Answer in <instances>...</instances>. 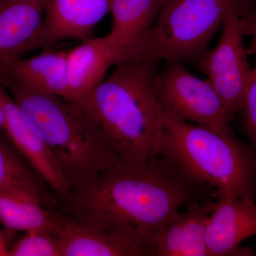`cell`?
Wrapping results in <instances>:
<instances>
[{
	"instance_id": "obj_1",
	"label": "cell",
	"mask_w": 256,
	"mask_h": 256,
	"mask_svg": "<svg viewBox=\"0 0 256 256\" xmlns=\"http://www.w3.org/2000/svg\"><path fill=\"white\" fill-rule=\"evenodd\" d=\"M203 185L162 156L118 163L60 200L63 213L156 254L154 239L182 206L198 201Z\"/></svg>"
},
{
	"instance_id": "obj_2",
	"label": "cell",
	"mask_w": 256,
	"mask_h": 256,
	"mask_svg": "<svg viewBox=\"0 0 256 256\" xmlns=\"http://www.w3.org/2000/svg\"><path fill=\"white\" fill-rule=\"evenodd\" d=\"M156 66L150 60L118 64L78 104L100 124L122 162L160 156L164 110L153 90Z\"/></svg>"
},
{
	"instance_id": "obj_3",
	"label": "cell",
	"mask_w": 256,
	"mask_h": 256,
	"mask_svg": "<svg viewBox=\"0 0 256 256\" xmlns=\"http://www.w3.org/2000/svg\"><path fill=\"white\" fill-rule=\"evenodd\" d=\"M8 88L24 118L53 153L70 190L122 162L100 124L79 104L14 84Z\"/></svg>"
},
{
	"instance_id": "obj_4",
	"label": "cell",
	"mask_w": 256,
	"mask_h": 256,
	"mask_svg": "<svg viewBox=\"0 0 256 256\" xmlns=\"http://www.w3.org/2000/svg\"><path fill=\"white\" fill-rule=\"evenodd\" d=\"M164 121L160 156L192 181L215 188L217 195L254 198L256 158L252 150L234 134H220L165 110Z\"/></svg>"
},
{
	"instance_id": "obj_5",
	"label": "cell",
	"mask_w": 256,
	"mask_h": 256,
	"mask_svg": "<svg viewBox=\"0 0 256 256\" xmlns=\"http://www.w3.org/2000/svg\"><path fill=\"white\" fill-rule=\"evenodd\" d=\"M234 10L256 26V0H164L146 38L144 60L197 65Z\"/></svg>"
},
{
	"instance_id": "obj_6",
	"label": "cell",
	"mask_w": 256,
	"mask_h": 256,
	"mask_svg": "<svg viewBox=\"0 0 256 256\" xmlns=\"http://www.w3.org/2000/svg\"><path fill=\"white\" fill-rule=\"evenodd\" d=\"M166 64L153 80V90L162 108L192 124L234 134L223 102L210 82L190 73L181 60Z\"/></svg>"
},
{
	"instance_id": "obj_7",
	"label": "cell",
	"mask_w": 256,
	"mask_h": 256,
	"mask_svg": "<svg viewBox=\"0 0 256 256\" xmlns=\"http://www.w3.org/2000/svg\"><path fill=\"white\" fill-rule=\"evenodd\" d=\"M256 32V26L246 16L237 10L230 12L222 26L218 44L207 50L196 65L218 94L230 121L240 112L252 72L244 36Z\"/></svg>"
},
{
	"instance_id": "obj_8",
	"label": "cell",
	"mask_w": 256,
	"mask_h": 256,
	"mask_svg": "<svg viewBox=\"0 0 256 256\" xmlns=\"http://www.w3.org/2000/svg\"><path fill=\"white\" fill-rule=\"evenodd\" d=\"M48 0H0V84L6 87L10 70L33 50Z\"/></svg>"
},
{
	"instance_id": "obj_9",
	"label": "cell",
	"mask_w": 256,
	"mask_h": 256,
	"mask_svg": "<svg viewBox=\"0 0 256 256\" xmlns=\"http://www.w3.org/2000/svg\"><path fill=\"white\" fill-rule=\"evenodd\" d=\"M112 0H48L33 50L66 40L86 41L110 12Z\"/></svg>"
},
{
	"instance_id": "obj_10",
	"label": "cell",
	"mask_w": 256,
	"mask_h": 256,
	"mask_svg": "<svg viewBox=\"0 0 256 256\" xmlns=\"http://www.w3.org/2000/svg\"><path fill=\"white\" fill-rule=\"evenodd\" d=\"M0 96L6 116L4 132L20 156L54 192L58 202L64 200L70 193V188L53 153L24 118L1 84Z\"/></svg>"
},
{
	"instance_id": "obj_11",
	"label": "cell",
	"mask_w": 256,
	"mask_h": 256,
	"mask_svg": "<svg viewBox=\"0 0 256 256\" xmlns=\"http://www.w3.org/2000/svg\"><path fill=\"white\" fill-rule=\"evenodd\" d=\"M217 196L207 224V250L208 256H229L256 236V205L254 198Z\"/></svg>"
},
{
	"instance_id": "obj_12",
	"label": "cell",
	"mask_w": 256,
	"mask_h": 256,
	"mask_svg": "<svg viewBox=\"0 0 256 256\" xmlns=\"http://www.w3.org/2000/svg\"><path fill=\"white\" fill-rule=\"evenodd\" d=\"M164 0H112L110 33L117 65L144 60L146 38Z\"/></svg>"
},
{
	"instance_id": "obj_13",
	"label": "cell",
	"mask_w": 256,
	"mask_h": 256,
	"mask_svg": "<svg viewBox=\"0 0 256 256\" xmlns=\"http://www.w3.org/2000/svg\"><path fill=\"white\" fill-rule=\"evenodd\" d=\"M163 226L154 239V256H208L206 232L213 202H190Z\"/></svg>"
},
{
	"instance_id": "obj_14",
	"label": "cell",
	"mask_w": 256,
	"mask_h": 256,
	"mask_svg": "<svg viewBox=\"0 0 256 256\" xmlns=\"http://www.w3.org/2000/svg\"><path fill=\"white\" fill-rule=\"evenodd\" d=\"M60 256H148L146 250L97 227L58 213Z\"/></svg>"
},
{
	"instance_id": "obj_15",
	"label": "cell",
	"mask_w": 256,
	"mask_h": 256,
	"mask_svg": "<svg viewBox=\"0 0 256 256\" xmlns=\"http://www.w3.org/2000/svg\"><path fill=\"white\" fill-rule=\"evenodd\" d=\"M117 65V52L110 35L92 37L68 52V84L70 101L79 104L105 79L112 65Z\"/></svg>"
},
{
	"instance_id": "obj_16",
	"label": "cell",
	"mask_w": 256,
	"mask_h": 256,
	"mask_svg": "<svg viewBox=\"0 0 256 256\" xmlns=\"http://www.w3.org/2000/svg\"><path fill=\"white\" fill-rule=\"evenodd\" d=\"M68 52L46 48L40 54L21 58L10 70L9 84L70 100Z\"/></svg>"
},
{
	"instance_id": "obj_17",
	"label": "cell",
	"mask_w": 256,
	"mask_h": 256,
	"mask_svg": "<svg viewBox=\"0 0 256 256\" xmlns=\"http://www.w3.org/2000/svg\"><path fill=\"white\" fill-rule=\"evenodd\" d=\"M58 213L50 210L31 188L10 186L0 190V222L13 232L42 230L57 236Z\"/></svg>"
},
{
	"instance_id": "obj_18",
	"label": "cell",
	"mask_w": 256,
	"mask_h": 256,
	"mask_svg": "<svg viewBox=\"0 0 256 256\" xmlns=\"http://www.w3.org/2000/svg\"><path fill=\"white\" fill-rule=\"evenodd\" d=\"M10 186H24L38 193L45 204L55 210L58 198L31 166L0 139V190Z\"/></svg>"
},
{
	"instance_id": "obj_19",
	"label": "cell",
	"mask_w": 256,
	"mask_h": 256,
	"mask_svg": "<svg viewBox=\"0 0 256 256\" xmlns=\"http://www.w3.org/2000/svg\"><path fill=\"white\" fill-rule=\"evenodd\" d=\"M9 256H60V239L50 232H26L10 248Z\"/></svg>"
},
{
	"instance_id": "obj_20",
	"label": "cell",
	"mask_w": 256,
	"mask_h": 256,
	"mask_svg": "<svg viewBox=\"0 0 256 256\" xmlns=\"http://www.w3.org/2000/svg\"><path fill=\"white\" fill-rule=\"evenodd\" d=\"M240 112L242 114L246 133L252 143V150L256 158V60L255 65L252 67Z\"/></svg>"
},
{
	"instance_id": "obj_21",
	"label": "cell",
	"mask_w": 256,
	"mask_h": 256,
	"mask_svg": "<svg viewBox=\"0 0 256 256\" xmlns=\"http://www.w3.org/2000/svg\"><path fill=\"white\" fill-rule=\"evenodd\" d=\"M9 250L4 234L0 230V256H9Z\"/></svg>"
},
{
	"instance_id": "obj_22",
	"label": "cell",
	"mask_w": 256,
	"mask_h": 256,
	"mask_svg": "<svg viewBox=\"0 0 256 256\" xmlns=\"http://www.w3.org/2000/svg\"><path fill=\"white\" fill-rule=\"evenodd\" d=\"M5 126H6V116H5L2 100L1 96H0V132H4Z\"/></svg>"
},
{
	"instance_id": "obj_23",
	"label": "cell",
	"mask_w": 256,
	"mask_h": 256,
	"mask_svg": "<svg viewBox=\"0 0 256 256\" xmlns=\"http://www.w3.org/2000/svg\"><path fill=\"white\" fill-rule=\"evenodd\" d=\"M246 52L248 54L255 55L256 56V32L252 36V42Z\"/></svg>"
}]
</instances>
